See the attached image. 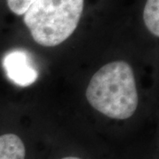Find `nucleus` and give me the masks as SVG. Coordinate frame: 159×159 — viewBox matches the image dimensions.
Masks as SVG:
<instances>
[{"mask_svg": "<svg viewBox=\"0 0 159 159\" xmlns=\"http://www.w3.org/2000/svg\"><path fill=\"white\" fill-rule=\"evenodd\" d=\"M86 97L94 109L115 119L133 116L138 106L134 71L125 61L103 66L91 78Z\"/></svg>", "mask_w": 159, "mask_h": 159, "instance_id": "f257e3e1", "label": "nucleus"}, {"mask_svg": "<svg viewBox=\"0 0 159 159\" xmlns=\"http://www.w3.org/2000/svg\"><path fill=\"white\" fill-rule=\"evenodd\" d=\"M84 0H35L23 14L35 43L54 47L71 36L78 27Z\"/></svg>", "mask_w": 159, "mask_h": 159, "instance_id": "f03ea898", "label": "nucleus"}, {"mask_svg": "<svg viewBox=\"0 0 159 159\" xmlns=\"http://www.w3.org/2000/svg\"><path fill=\"white\" fill-rule=\"evenodd\" d=\"M3 66L9 80L20 87L33 84L38 77L29 54L22 50H14L7 53L3 60Z\"/></svg>", "mask_w": 159, "mask_h": 159, "instance_id": "7ed1b4c3", "label": "nucleus"}, {"mask_svg": "<svg viewBox=\"0 0 159 159\" xmlns=\"http://www.w3.org/2000/svg\"><path fill=\"white\" fill-rule=\"evenodd\" d=\"M27 148L14 134L0 135V159H26Z\"/></svg>", "mask_w": 159, "mask_h": 159, "instance_id": "20e7f679", "label": "nucleus"}, {"mask_svg": "<svg viewBox=\"0 0 159 159\" xmlns=\"http://www.w3.org/2000/svg\"><path fill=\"white\" fill-rule=\"evenodd\" d=\"M159 0H147L143 19L147 29L156 36L159 35Z\"/></svg>", "mask_w": 159, "mask_h": 159, "instance_id": "39448f33", "label": "nucleus"}, {"mask_svg": "<svg viewBox=\"0 0 159 159\" xmlns=\"http://www.w3.org/2000/svg\"><path fill=\"white\" fill-rule=\"evenodd\" d=\"M35 0H7V5L16 15H23Z\"/></svg>", "mask_w": 159, "mask_h": 159, "instance_id": "423d86ee", "label": "nucleus"}]
</instances>
